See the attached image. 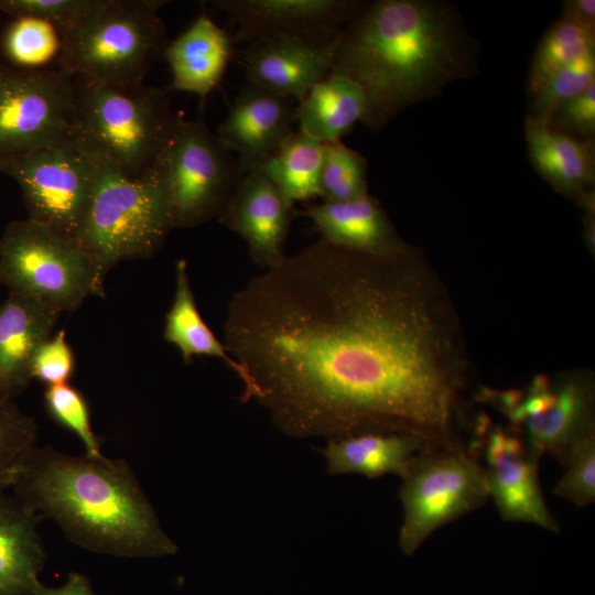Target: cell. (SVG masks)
<instances>
[{
	"label": "cell",
	"mask_w": 595,
	"mask_h": 595,
	"mask_svg": "<svg viewBox=\"0 0 595 595\" xmlns=\"http://www.w3.org/2000/svg\"><path fill=\"white\" fill-rule=\"evenodd\" d=\"M524 136L536 171L558 192L593 203L595 181L594 139H580L556 132L527 116Z\"/></svg>",
	"instance_id": "cell-19"
},
{
	"label": "cell",
	"mask_w": 595,
	"mask_h": 595,
	"mask_svg": "<svg viewBox=\"0 0 595 595\" xmlns=\"http://www.w3.org/2000/svg\"><path fill=\"white\" fill-rule=\"evenodd\" d=\"M482 431L476 448L483 452L489 498L501 519L559 532V522L549 510L540 486L541 456L524 440L500 428Z\"/></svg>",
	"instance_id": "cell-13"
},
{
	"label": "cell",
	"mask_w": 595,
	"mask_h": 595,
	"mask_svg": "<svg viewBox=\"0 0 595 595\" xmlns=\"http://www.w3.org/2000/svg\"><path fill=\"white\" fill-rule=\"evenodd\" d=\"M561 19L595 31V1L566 0L563 2Z\"/></svg>",
	"instance_id": "cell-38"
},
{
	"label": "cell",
	"mask_w": 595,
	"mask_h": 595,
	"mask_svg": "<svg viewBox=\"0 0 595 595\" xmlns=\"http://www.w3.org/2000/svg\"><path fill=\"white\" fill-rule=\"evenodd\" d=\"M306 215L327 242L360 253L389 256L405 250L379 202L369 194L345 202H323Z\"/></svg>",
	"instance_id": "cell-20"
},
{
	"label": "cell",
	"mask_w": 595,
	"mask_h": 595,
	"mask_svg": "<svg viewBox=\"0 0 595 595\" xmlns=\"http://www.w3.org/2000/svg\"><path fill=\"white\" fill-rule=\"evenodd\" d=\"M367 161L339 141L324 144L320 196L325 202H345L368 195Z\"/></svg>",
	"instance_id": "cell-29"
},
{
	"label": "cell",
	"mask_w": 595,
	"mask_h": 595,
	"mask_svg": "<svg viewBox=\"0 0 595 595\" xmlns=\"http://www.w3.org/2000/svg\"><path fill=\"white\" fill-rule=\"evenodd\" d=\"M495 398L529 447L540 456L550 453L562 465L571 448L593 431L589 394L576 381L553 386L545 377H537L524 392L508 391Z\"/></svg>",
	"instance_id": "cell-12"
},
{
	"label": "cell",
	"mask_w": 595,
	"mask_h": 595,
	"mask_svg": "<svg viewBox=\"0 0 595 595\" xmlns=\"http://www.w3.org/2000/svg\"><path fill=\"white\" fill-rule=\"evenodd\" d=\"M595 83V52L588 53L556 72L530 97L528 117L549 125L553 111Z\"/></svg>",
	"instance_id": "cell-30"
},
{
	"label": "cell",
	"mask_w": 595,
	"mask_h": 595,
	"mask_svg": "<svg viewBox=\"0 0 595 595\" xmlns=\"http://www.w3.org/2000/svg\"><path fill=\"white\" fill-rule=\"evenodd\" d=\"M61 314L13 293L0 304V399L13 400L30 385L34 355L54 334Z\"/></svg>",
	"instance_id": "cell-18"
},
{
	"label": "cell",
	"mask_w": 595,
	"mask_h": 595,
	"mask_svg": "<svg viewBox=\"0 0 595 595\" xmlns=\"http://www.w3.org/2000/svg\"><path fill=\"white\" fill-rule=\"evenodd\" d=\"M31 595H100L97 594L87 576L78 572H71L60 586H46L37 581Z\"/></svg>",
	"instance_id": "cell-37"
},
{
	"label": "cell",
	"mask_w": 595,
	"mask_h": 595,
	"mask_svg": "<svg viewBox=\"0 0 595 595\" xmlns=\"http://www.w3.org/2000/svg\"><path fill=\"white\" fill-rule=\"evenodd\" d=\"M39 426L13 400L0 399V489H9L25 455L35 446Z\"/></svg>",
	"instance_id": "cell-31"
},
{
	"label": "cell",
	"mask_w": 595,
	"mask_h": 595,
	"mask_svg": "<svg viewBox=\"0 0 595 595\" xmlns=\"http://www.w3.org/2000/svg\"><path fill=\"white\" fill-rule=\"evenodd\" d=\"M43 400L48 415L76 435L86 454H102L100 441L91 426L87 400L77 388L69 383L46 387Z\"/></svg>",
	"instance_id": "cell-32"
},
{
	"label": "cell",
	"mask_w": 595,
	"mask_h": 595,
	"mask_svg": "<svg viewBox=\"0 0 595 595\" xmlns=\"http://www.w3.org/2000/svg\"><path fill=\"white\" fill-rule=\"evenodd\" d=\"M426 447L432 446L415 435L367 432L329 440L324 456L332 475L377 478L393 474L402 478L415 455Z\"/></svg>",
	"instance_id": "cell-23"
},
{
	"label": "cell",
	"mask_w": 595,
	"mask_h": 595,
	"mask_svg": "<svg viewBox=\"0 0 595 595\" xmlns=\"http://www.w3.org/2000/svg\"><path fill=\"white\" fill-rule=\"evenodd\" d=\"M365 109L360 87L348 77L328 73L299 101L298 131L322 144L339 141L361 121Z\"/></svg>",
	"instance_id": "cell-24"
},
{
	"label": "cell",
	"mask_w": 595,
	"mask_h": 595,
	"mask_svg": "<svg viewBox=\"0 0 595 595\" xmlns=\"http://www.w3.org/2000/svg\"><path fill=\"white\" fill-rule=\"evenodd\" d=\"M162 0H95L61 32L58 68L75 78L108 85L143 84L155 58L163 54L165 25Z\"/></svg>",
	"instance_id": "cell-6"
},
{
	"label": "cell",
	"mask_w": 595,
	"mask_h": 595,
	"mask_svg": "<svg viewBox=\"0 0 595 595\" xmlns=\"http://www.w3.org/2000/svg\"><path fill=\"white\" fill-rule=\"evenodd\" d=\"M90 158L94 176L75 240L105 280L106 273L120 261L152 257L173 226L154 163L143 175L132 177Z\"/></svg>",
	"instance_id": "cell-4"
},
{
	"label": "cell",
	"mask_w": 595,
	"mask_h": 595,
	"mask_svg": "<svg viewBox=\"0 0 595 595\" xmlns=\"http://www.w3.org/2000/svg\"><path fill=\"white\" fill-rule=\"evenodd\" d=\"M292 99L247 84L217 130L244 173L258 170L295 132Z\"/></svg>",
	"instance_id": "cell-15"
},
{
	"label": "cell",
	"mask_w": 595,
	"mask_h": 595,
	"mask_svg": "<svg viewBox=\"0 0 595 595\" xmlns=\"http://www.w3.org/2000/svg\"><path fill=\"white\" fill-rule=\"evenodd\" d=\"M104 279L73 238L30 218L14 220L0 238V283L9 293L45 303L61 313L91 295L105 296Z\"/></svg>",
	"instance_id": "cell-7"
},
{
	"label": "cell",
	"mask_w": 595,
	"mask_h": 595,
	"mask_svg": "<svg viewBox=\"0 0 595 595\" xmlns=\"http://www.w3.org/2000/svg\"><path fill=\"white\" fill-rule=\"evenodd\" d=\"M154 165L173 229L217 218L245 174L236 156L205 123L182 117Z\"/></svg>",
	"instance_id": "cell-9"
},
{
	"label": "cell",
	"mask_w": 595,
	"mask_h": 595,
	"mask_svg": "<svg viewBox=\"0 0 595 595\" xmlns=\"http://www.w3.org/2000/svg\"><path fill=\"white\" fill-rule=\"evenodd\" d=\"M401 479L399 545L407 555L439 528L489 499L483 464L474 450L461 444L422 450Z\"/></svg>",
	"instance_id": "cell-8"
},
{
	"label": "cell",
	"mask_w": 595,
	"mask_h": 595,
	"mask_svg": "<svg viewBox=\"0 0 595 595\" xmlns=\"http://www.w3.org/2000/svg\"><path fill=\"white\" fill-rule=\"evenodd\" d=\"M363 4L358 0L215 1L237 25V41L249 42L284 36L329 43Z\"/></svg>",
	"instance_id": "cell-14"
},
{
	"label": "cell",
	"mask_w": 595,
	"mask_h": 595,
	"mask_svg": "<svg viewBox=\"0 0 595 595\" xmlns=\"http://www.w3.org/2000/svg\"><path fill=\"white\" fill-rule=\"evenodd\" d=\"M164 339L175 346L182 359L190 364L196 356L214 357L223 360L237 372V364L229 356L206 322L203 320L191 288L187 266L178 260L175 267V292L165 315Z\"/></svg>",
	"instance_id": "cell-25"
},
{
	"label": "cell",
	"mask_w": 595,
	"mask_h": 595,
	"mask_svg": "<svg viewBox=\"0 0 595 595\" xmlns=\"http://www.w3.org/2000/svg\"><path fill=\"white\" fill-rule=\"evenodd\" d=\"M75 141L90 156L132 177L143 175L167 143L180 115L169 88L76 78Z\"/></svg>",
	"instance_id": "cell-5"
},
{
	"label": "cell",
	"mask_w": 595,
	"mask_h": 595,
	"mask_svg": "<svg viewBox=\"0 0 595 595\" xmlns=\"http://www.w3.org/2000/svg\"><path fill=\"white\" fill-rule=\"evenodd\" d=\"M77 82L58 69L0 65V159L75 138Z\"/></svg>",
	"instance_id": "cell-10"
},
{
	"label": "cell",
	"mask_w": 595,
	"mask_h": 595,
	"mask_svg": "<svg viewBox=\"0 0 595 595\" xmlns=\"http://www.w3.org/2000/svg\"><path fill=\"white\" fill-rule=\"evenodd\" d=\"M476 41L441 0L364 2L333 44L331 72L364 93L361 122L379 131L409 107L475 75Z\"/></svg>",
	"instance_id": "cell-2"
},
{
	"label": "cell",
	"mask_w": 595,
	"mask_h": 595,
	"mask_svg": "<svg viewBox=\"0 0 595 595\" xmlns=\"http://www.w3.org/2000/svg\"><path fill=\"white\" fill-rule=\"evenodd\" d=\"M6 490L0 489V595H31L46 559L41 518Z\"/></svg>",
	"instance_id": "cell-22"
},
{
	"label": "cell",
	"mask_w": 595,
	"mask_h": 595,
	"mask_svg": "<svg viewBox=\"0 0 595 595\" xmlns=\"http://www.w3.org/2000/svg\"><path fill=\"white\" fill-rule=\"evenodd\" d=\"M291 207L267 176L252 170L244 174L217 219L246 241L252 261L267 270L286 257Z\"/></svg>",
	"instance_id": "cell-16"
},
{
	"label": "cell",
	"mask_w": 595,
	"mask_h": 595,
	"mask_svg": "<svg viewBox=\"0 0 595 595\" xmlns=\"http://www.w3.org/2000/svg\"><path fill=\"white\" fill-rule=\"evenodd\" d=\"M595 52V31L560 18L541 39L528 73L527 88L531 97L556 72Z\"/></svg>",
	"instance_id": "cell-27"
},
{
	"label": "cell",
	"mask_w": 595,
	"mask_h": 595,
	"mask_svg": "<svg viewBox=\"0 0 595 595\" xmlns=\"http://www.w3.org/2000/svg\"><path fill=\"white\" fill-rule=\"evenodd\" d=\"M548 127L556 132L580 139L595 137V83L580 95L560 105Z\"/></svg>",
	"instance_id": "cell-36"
},
{
	"label": "cell",
	"mask_w": 595,
	"mask_h": 595,
	"mask_svg": "<svg viewBox=\"0 0 595 595\" xmlns=\"http://www.w3.org/2000/svg\"><path fill=\"white\" fill-rule=\"evenodd\" d=\"M95 0H0V11L53 23L60 32L75 23Z\"/></svg>",
	"instance_id": "cell-35"
},
{
	"label": "cell",
	"mask_w": 595,
	"mask_h": 595,
	"mask_svg": "<svg viewBox=\"0 0 595 595\" xmlns=\"http://www.w3.org/2000/svg\"><path fill=\"white\" fill-rule=\"evenodd\" d=\"M565 472L553 493L578 507L595 501V436H583L569 452L563 464Z\"/></svg>",
	"instance_id": "cell-33"
},
{
	"label": "cell",
	"mask_w": 595,
	"mask_h": 595,
	"mask_svg": "<svg viewBox=\"0 0 595 595\" xmlns=\"http://www.w3.org/2000/svg\"><path fill=\"white\" fill-rule=\"evenodd\" d=\"M9 488L40 518L53 520L71 542L89 552L126 559L177 552L136 473L122 458L69 455L35 445Z\"/></svg>",
	"instance_id": "cell-3"
},
{
	"label": "cell",
	"mask_w": 595,
	"mask_h": 595,
	"mask_svg": "<svg viewBox=\"0 0 595 595\" xmlns=\"http://www.w3.org/2000/svg\"><path fill=\"white\" fill-rule=\"evenodd\" d=\"M333 44L284 36L251 42L245 54L248 83L299 102L331 72Z\"/></svg>",
	"instance_id": "cell-17"
},
{
	"label": "cell",
	"mask_w": 595,
	"mask_h": 595,
	"mask_svg": "<svg viewBox=\"0 0 595 595\" xmlns=\"http://www.w3.org/2000/svg\"><path fill=\"white\" fill-rule=\"evenodd\" d=\"M324 144L295 131L259 169L293 206L320 196Z\"/></svg>",
	"instance_id": "cell-26"
},
{
	"label": "cell",
	"mask_w": 595,
	"mask_h": 595,
	"mask_svg": "<svg viewBox=\"0 0 595 595\" xmlns=\"http://www.w3.org/2000/svg\"><path fill=\"white\" fill-rule=\"evenodd\" d=\"M76 369L74 351L65 329L43 342L32 361V378L46 387L68 383Z\"/></svg>",
	"instance_id": "cell-34"
},
{
	"label": "cell",
	"mask_w": 595,
	"mask_h": 595,
	"mask_svg": "<svg viewBox=\"0 0 595 595\" xmlns=\"http://www.w3.org/2000/svg\"><path fill=\"white\" fill-rule=\"evenodd\" d=\"M231 52L228 33L202 13L164 48L172 78L169 89L206 97L221 80Z\"/></svg>",
	"instance_id": "cell-21"
},
{
	"label": "cell",
	"mask_w": 595,
	"mask_h": 595,
	"mask_svg": "<svg viewBox=\"0 0 595 595\" xmlns=\"http://www.w3.org/2000/svg\"><path fill=\"white\" fill-rule=\"evenodd\" d=\"M405 256L320 238L250 279L230 298L224 324L242 400L296 437L379 432L458 444L457 382L440 359Z\"/></svg>",
	"instance_id": "cell-1"
},
{
	"label": "cell",
	"mask_w": 595,
	"mask_h": 595,
	"mask_svg": "<svg viewBox=\"0 0 595 595\" xmlns=\"http://www.w3.org/2000/svg\"><path fill=\"white\" fill-rule=\"evenodd\" d=\"M6 56L21 69H43L62 52V35L51 22L19 17L8 26L2 44Z\"/></svg>",
	"instance_id": "cell-28"
},
{
	"label": "cell",
	"mask_w": 595,
	"mask_h": 595,
	"mask_svg": "<svg viewBox=\"0 0 595 595\" xmlns=\"http://www.w3.org/2000/svg\"><path fill=\"white\" fill-rule=\"evenodd\" d=\"M0 172L19 185L28 218L75 239L94 176L93 159L75 139L0 159Z\"/></svg>",
	"instance_id": "cell-11"
}]
</instances>
